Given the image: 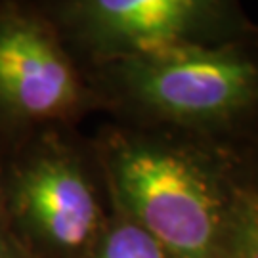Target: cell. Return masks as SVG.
I'll list each match as a JSON object with an SVG mask.
<instances>
[{"label": "cell", "mask_w": 258, "mask_h": 258, "mask_svg": "<svg viewBox=\"0 0 258 258\" xmlns=\"http://www.w3.org/2000/svg\"><path fill=\"white\" fill-rule=\"evenodd\" d=\"M92 140L119 211L176 258H233L241 185L231 146L115 120Z\"/></svg>", "instance_id": "cell-1"}, {"label": "cell", "mask_w": 258, "mask_h": 258, "mask_svg": "<svg viewBox=\"0 0 258 258\" xmlns=\"http://www.w3.org/2000/svg\"><path fill=\"white\" fill-rule=\"evenodd\" d=\"M111 120L239 146L258 136V40L84 69Z\"/></svg>", "instance_id": "cell-2"}, {"label": "cell", "mask_w": 258, "mask_h": 258, "mask_svg": "<svg viewBox=\"0 0 258 258\" xmlns=\"http://www.w3.org/2000/svg\"><path fill=\"white\" fill-rule=\"evenodd\" d=\"M0 211L35 258H90L113 211L92 136L52 126L2 149Z\"/></svg>", "instance_id": "cell-3"}, {"label": "cell", "mask_w": 258, "mask_h": 258, "mask_svg": "<svg viewBox=\"0 0 258 258\" xmlns=\"http://www.w3.org/2000/svg\"><path fill=\"white\" fill-rule=\"evenodd\" d=\"M84 69L258 40V23L233 0H42Z\"/></svg>", "instance_id": "cell-4"}, {"label": "cell", "mask_w": 258, "mask_h": 258, "mask_svg": "<svg viewBox=\"0 0 258 258\" xmlns=\"http://www.w3.org/2000/svg\"><path fill=\"white\" fill-rule=\"evenodd\" d=\"M100 113L88 75L38 2H0V151Z\"/></svg>", "instance_id": "cell-5"}, {"label": "cell", "mask_w": 258, "mask_h": 258, "mask_svg": "<svg viewBox=\"0 0 258 258\" xmlns=\"http://www.w3.org/2000/svg\"><path fill=\"white\" fill-rule=\"evenodd\" d=\"M113 203V201H111ZM90 258H176L155 235L113 205L109 222Z\"/></svg>", "instance_id": "cell-6"}, {"label": "cell", "mask_w": 258, "mask_h": 258, "mask_svg": "<svg viewBox=\"0 0 258 258\" xmlns=\"http://www.w3.org/2000/svg\"><path fill=\"white\" fill-rule=\"evenodd\" d=\"M233 258H258V195L241 187Z\"/></svg>", "instance_id": "cell-7"}, {"label": "cell", "mask_w": 258, "mask_h": 258, "mask_svg": "<svg viewBox=\"0 0 258 258\" xmlns=\"http://www.w3.org/2000/svg\"><path fill=\"white\" fill-rule=\"evenodd\" d=\"M235 176L243 189L258 195V136L239 146H231Z\"/></svg>", "instance_id": "cell-8"}, {"label": "cell", "mask_w": 258, "mask_h": 258, "mask_svg": "<svg viewBox=\"0 0 258 258\" xmlns=\"http://www.w3.org/2000/svg\"><path fill=\"white\" fill-rule=\"evenodd\" d=\"M0 258H35L19 243L14 231L10 230L2 211H0Z\"/></svg>", "instance_id": "cell-9"}]
</instances>
